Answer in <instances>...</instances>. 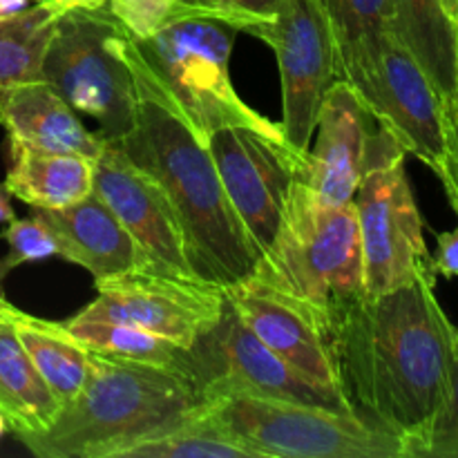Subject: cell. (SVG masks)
<instances>
[{
    "mask_svg": "<svg viewBox=\"0 0 458 458\" xmlns=\"http://www.w3.org/2000/svg\"><path fill=\"white\" fill-rule=\"evenodd\" d=\"M452 325L434 277L365 295L334 325L340 394L353 414L401 437L407 458L441 407Z\"/></svg>",
    "mask_w": 458,
    "mask_h": 458,
    "instance_id": "cell-1",
    "label": "cell"
},
{
    "mask_svg": "<svg viewBox=\"0 0 458 458\" xmlns=\"http://www.w3.org/2000/svg\"><path fill=\"white\" fill-rule=\"evenodd\" d=\"M134 125L119 143L168 197L192 276L219 289L253 273L259 255L228 201L208 143L159 97L137 88Z\"/></svg>",
    "mask_w": 458,
    "mask_h": 458,
    "instance_id": "cell-2",
    "label": "cell"
},
{
    "mask_svg": "<svg viewBox=\"0 0 458 458\" xmlns=\"http://www.w3.org/2000/svg\"><path fill=\"white\" fill-rule=\"evenodd\" d=\"M206 403L192 376L92 352L81 392L47 432L22 445L40 458H121L137 443L199 414Z\"/></svg>",
    "mask_w": 458,
    "mask_h": 458,
    "instance_id": "cell-3",
    "label": "cell"
},
{
    "mask_svg": "<svg viewBox=\"0 0 458 458\" xmlns=\"http://www.w3.org/2000/svg\"><path fill=\"white\" fill-rule=\"evenodd\" d=\"M240 27L219 16H192L134 40L121 30L119 49L137 88L173 107L206 143L226 125H246L280 137V125L242 101L231 79V54Z\"/></svg>",
    "mask_w": 458,
    "mask_h": 458,
    "instance_id": "cell-4",
    "label": "cell"
},
{
    "mask_svg": "<svg viewBox=\"0 0 458 458\" xmlns=\"http://www.w3.org/2000/svg\"><path fill=\"white\" fill-rule=\"evenodd\" d=\"M250 276L304 302L334 327L367 295L353 201L327 204L300 170L276 240L259 255Z\"/></svg>",
    "mask_w": 458,
    "mask_h": 458,
    "instance_id": "cell-5",
    "label": "cell"
},
{
    "mask_svg": "<svg viewBox=\"0 0 458 458\" xmlns=\"http://www.w3.org/2000/svg\"><path fill=\"white\" fill-rule=\"evenodd\" d=\"M206 411L258 458H407L405 441L352 411L273 398H210Z\"/></svg>",
    "mask_w": 458,
    "mask_h": 458,
    "instance_id": "cell-6",
    "label": "cell"
},
{
    "mask_svg": "<svg viewBox=\"0 0 458 458\" xmlns=\"http://www.w3.org/2000/svg\"><path fill=\"white\" fill-rule=\"evenodd\" d=\"M123 27L107 9L58 16L43 61V79L79 114L98 123L103 141H121L132 130L139 94L119 49Z\"/></svg>",
    "mask_w": 458,
    "mask_h": 458,
    "instance_id": "cell-7",
    "label": "cell"
},
{
    "mask_svg": "<svg viewBox=\"0 0 458 458\" xmlns=\"http://www.w3.org/2000/svg\"><path fill=\"white\" fill-rule=\"evenodd\" d=\"M250 34L273 49L282 83L280 130L300 155H309L318 110L338 79V52L322 0H280Z\"/></svg>",
    "mask_w": 458,
    "mask_h": 458,
    "instance_id": "cell-8",
    "label": "cell"
},
{
    "mask_svg": "<svg viewBox=\"0 0 458 458\" xmlns=\"http://www.w3.org/2000/svg\"><path fill=\"white\" fill-rule=\"evenodd\" d=\"M353 206L360 228L367 295H383L419 277L437 280L405 155L371 170L353 195Z\"/></svg>",
    "mask_w": 458,
    "mask_h": 458,
    "instance_id": "cell-9",
    "label": "cell"
},
{
    "mask_svg": "<svg viewBox=\"0 0 458 458\" xmlns=\"http://www.w3.org/2000/svg\"><path fill=\"white\" fill-rule=\"evenodd\" d=\"M94 289L97 300L81 318L141 327L186 349L204 340L226 311V293L219 286L150 267L94 280Z\"/></svg>",
    "mask_w": 458,
    "mask_h": 458,
    "instance_id": "cell-10",
    "label": "cell"
},
{
    "mask_svg": "<svg viewBox=\"0 0 458 458\" xmlns=\"http://www.w3.org/2000/svg\"><path fill=\"white\" fill-rule=\"evenodd\" d=\"M313 137L316 143L304 159L302 179L327 204H349L371 170L407 157L344 79L327 88Z\"/></svg>",
    "mask_w": 458,
    "mask_h": 458,
    "instance_id": "cell-11",
    "label": "cell"
},
{
    "mask_svg": "<svg viewBox=\"0 0 458 458\" xmlns=\"http://www.w3.org/2000/svg\"><path fill=\"white\" fill-rule=\"evenodd\" d=\"M208 150L233 210L262 255L276 240L307 155L246 125L219 128L210 134Z\"/></svg>",
    "mask_w": 458,
    "mask_h": 458,
    "instance_id": "cell-12",
    "label": "cell"
},
{
    "mask_svg": "<svg viewBox=\"0 0 458 458\" xmlns=\"http://www.w3.org/2000/svg\"><path fill=\"white\" fill-rule=\"evenodd\" d=\"M192 349L199 362L197 376L208 401L228 394H244L352 411L340 394L304 378L284 358L267 347L228 302L219 325Z\"/></svg>",
    "mask_w": 458,
    "mask_h": 458,
    "instance_id": "cell-13",
    "label": "cell"
},
{
    "mask_svg": "<svg viewBox=\"0 0 458 458\" xmlns=\"http://www.w3.org/2000/svg\"><path fill=\"white\" fill-rule=\"evenodd\" d=\"M352 85L403 150L441 177L445 164L441 98L411 54L387 36L374 63Z\"/></svg>",
    "mask_w": 458,
    "mask_h": 458,
    "instance_id": "cell-14",
    "label": "cell"
},
{
    "mask_svg": "<svg viewBox=\"0 0 458 458\" xmlns=\"http://www.w3.org/2000/svg\"><path fill=\"white\" fill-rule=\"evenodd\" d=\"M224 293L228 307L267 347L304 378L340 394L334 327L327 318L253 276L224 289Z\"/></svg>",
    "mask_w": 458,
    "mask_h": 458,
    "instance_id": "cell-15",
    "label": "cell"
},
{
    "mask_svg": "<svg viewBox=\"0 0 458 458\" xmlns=\"http://www.w3.org/2000/svg\"><path fill=\"white\" fill-rule=\"evenodd\" d=\"M94 195L116 215L141 246L152 268L192 277L182 226L159 183L128 159L119 143L106 141L94 161Z\"/></svg>",
    "mask_w": 458,
    "mask_h": 458,
    "instance_id": "cell-16",
    "label": "cell"
},
{
    "mask_svg": "<svg viewBox=\"0 0 458 458\" xmlns=\"http://www.w3.org/2000/svg\"><path fill=\"white\" fill-rule=\"evenodd\" d=\"M0 125L9 143L47 152H70L92 161L98 159L106 146L45 79L0 88Z\"/></svg>",
    "mask_w": 458,
    "mask_h": 458,
    "instance_id": "cell-17",
    "label": "cell"
},
{
    "mask_svg": "<svg viewBox=\"0 0 458 458\" xmlns=\"http://www.w3.org/2000/svg\"><path fill=\"white\" fill-rule=\"evenodd\" d=\"M36 213L52 228L58 258L85 268L94 280L150 267L141 246L94 192L67 208Z\"/></svg>",
    "mask_w": 458,
    "mask_h": 458,
    "instance_id": "cell-18",
    "label": "cell"
},
{
    "mask_svg": "<svg viewBox=\"0 0 458 458\" xmlns=\"http://www.w3.org/2000/svg\"><path fill=\"white\" fill-rule=\"evenodd\" d=\"M389 34L411 54L438 98L458 92V18L441 0H389Z\"/></svg>",
    "mask_w": 458,
    "mask_h": 458,
    "instance_id": "cell-19",
    "label": "cell"
},
{
    "mask_svg": "<svg viewBox=\"0 0 458 458\" xmlns=\"http://www.w3.org/2000/svg\"><path fill=\"white\" fill-rule=\"evenodd\" d=\"M7 300L0 302V414L7 429L25 443L54 425L63 405L22 347L9 318Z\"/></svg>",
    "mask_w": 458,
    "mask_h": 458,
    "instance_id": "cell-20",
    "label": "cell"
},
{
    "mask_svg": "<svg viewBox=\"0 0 458 458\" xmlns=\"http://www.w3.org/2000/svg\"><path fill=\"white\" fill-rule=\"evenodd\" d=\"M4 186L12 197L36 210H58L94 192V161L70 152H47L9 143Z\"/></svg>",
    "mask_w": 458,
    "mask_h": 458,
    "instance_id": "cell-21",
    "label": "cell"
},
{
    "mask_svg": "<svg viewBox=\"0 0 458 458\" xmlns=\"http://www.w3.org/2000/svg\"><path fill=\"white\" fill-rule=\"evenodd\" d=\"M9 318L36 369L40 371L58 403L65 407L88 378L92 352L79 343L63 322L30 316L13 304H9Z\"/></svg>",
    "mask_w": 458,
    "mask_h": 458,
    "instance_id": "cell-22",
    "label": "cell"
},
{
    "mask_svg": "<svg viewBox=\"0 0 458 458\" xmlns=\"http://www.w3.org/2000/svg\"><path fill=\"white\" fill-rule=\"evenodd\" d=\"M63 325L79 343H83L92 352L182 371V374L192 376L199 383V376H197L199 374V362H197L195 349L182 347V344L173 343L164 335H157L152 331L141 329V327L125 325V322L89 320V318L81 316H74Z\"/></svg>",
    "mask_w": 458,
    "mask_h": 458,
    "instance_id": "cell-23",
    "label": "cell"
},
{
    "mask_svg": "<svg viewBox=\"0 0 458 458\" xmlns=\"http://www.w3.org/2000/svg\"><path fill=\"white\" fill-rule=\"evenodd\" d=\"M338 52V79L352 83L374 63L389 34V0H322Z\"/></svg>",
    "mask_w": 458,
    "mask_h": 458,
    "instance_id": "cell-24",
    "label": "cell"
},
{
    "mask_svg": "<svg viewBox=\"0 0 458 458\" xmlns=\"http://www.w3.org/2000/svg\"><path fill=\"white\" fill-rule=\"evenodd\" d=\"M58 13L36 3L0 16V88L43 79V61Z\"/></svg>",
    "mask_w": 458,
    "mask_h": 458,
    "instance_id": "cell-25",
    "label": "cell"
},
{
    "mask_svg": "<svg viewBox=\"0 0 458 458\" xmlns=\"http://www.w3.org/2000/svg\"><path fill=\"white\" fill-rule=\"evenodd\" d=\"M121 458H258L204 410L157 437L137 443Z\"/></svg>",
    "mask_w": 458,
    "mask_h": 458,
    "instance_id": "cell-26",
    "label": "cell"
},
{
    "mask_svg": "<svg viewBox=\"0 0 458 458\" xmlns=\"http://www.w3.org/2000/svg\"><path fill=\"white\" fill-rule=\"evenodd\" d=\"M107 12L116 18L125 34L134 40L150 38L164 27L192 16H219L235 22L242 31V22L231 13L201 4L197 0H107Z\"/></svg>",
    "mask_w": 458,
    "mask_h": 458,
    "instance_id": "cell-27",
    "label": "cell"
},
{
    "mask_svg": "<svg viewBox=\"0 0 458 458\" xmlns=\"http://www.w3.org/2000/svg\"><path fill=\"white\" fill-rule=\"evenodd\" d=\"M410 458H458V327L452 325L447 385L441 407L423 437L411 445Z\"/></svg>",
    "mask_w": 458,
    "mask_h": 458,
    "instance_id": "cell-28",
    "label": "cell"
},
{
    "mask_svg": "<svg viewBox=\"0 0 458 458\" xmlns=\"http://www.w3.org/2000/svg\"><path fill=\"white\" fill-rule=\"evenodd\" d=\"M3 240L7 242V253L0 258V284L13 268L22 264L58 258L56 237L36 210H31L30 217H13L3 231Z\"/></svg>",
    "mask_w": 458,
    "mask_h": 458,
    "instance_id": "cell-29",
    "label": "cell"
},
{
    "mask_svg": "<svg viewBox=\"0 0 458 458\" xmlns=\"http://www.w3.org/2000/svg\"><path fill=\"white\" fill-rule=\"evenodd\" d=\"M443 130H445V164H443L441 183L447 192L452 208L458 215V92L443 98Z\"/></svg>",
    "mask_w": 458,
    "mask_h": 458,
    "instance_id": "cell-30",
    "label": "cell"
},
{
    "mask_svg": "<svg viewBox=\"0 0 458 458\" xmlns=\"http://www.w3.org/2000/svg\"><path fill=\"white\" fill-rule=\"evenodd\" d=\"M197 3L210 4V7L231 13L242 22V31L250 34L255 27L273 16L280 0H197Z\"/></svg>",
    "mask_w": 458,
    "mask_h": 458,
    "instance_id": "cell-31",
    "label": "cell"
},
{
    "mask_svg": "<svg viewBox=\"0 0 458 458\" xmlns=\"http://www.w3.org/2000/svg\"><path fill=\"white\" fill-rule=\"evenodd\" d=\"M432 273L452 280L458 277V226L437 235V253L432 255Z\"/></svg>",
    "mask_w": 458,
    "mask_h": 458,
    "instance_id": "cell-32",
    "label": "cell"
},
{
    "mask_svg": "<svg viewBox=\"0 0 458 458\" xmlns=\"http://www.w3.org/2000/svg\"><path fill=\"white\" fill-rule=\"evenodd\" d=\"M38 3L56 12L58 16L70 12H98L107 7V0H38Z\"/></svg>",
    "mask_w": 458,
    "mask_h": 458,
    "instance_id": "cell-33",
    "label": "cell"
},
{
    "mask_svg": "<svg viewBox=\"0 0 458 458\" xmlns=\"http://www.w3.org/2000/svg\"><path fill=\"white\" fill-rule=\"evenodd\" d=\"M13 217H16V213H13L12 206V192L7 191L3 182L0 183V224H9Z\"/></svg>",
    "mask_w": 458,
    "mask_h": 458,
    "instance_id": "cell-34",
    "label": "cell"
},
{
    "mask_svg": "<svg viewBox=\"0 0 458 458\" xmlns=\"http://www.w3.org/2000/svg\"><path fill=\"white\" fill-rule=\"evenodd\" d=\"M36 3H38V0H0V16H4V13L22 12V9L31 7V4Z\"/></svg>",
    "mask_w": 458,
    "mask_h": 458,
    "instance_id": "cell-35",
    "label": "cell"
},
{
    "mask_svg": "<svg viewBox=\"0 0 458 458\" xmlns=\"http://www.w3.org/2000/svg\"><path fill=\"white\" fill-rule=\"evenodd\" d=\"M441 3L445 4V9L452 13V16L458 18V0H441Z\"/></svg>",
    "mask_w": 458,
    "mask_h": 458,
    "instance_id": "cell-36",
    "label": "cell"
},
{
    "mask_svg": "<svg viewBox=\"0 0 458 458\" xmlns=\"http://www.w3.org/2000/svg\"><path fill=\"white\" fill-rule=\"evenodd\" d=\"M4 432H9V429H7V420H4V416L0 414V437H3Z\"/></svg>",
    "mask_w": 458,
    "mask_h": 458,
    "instance_id": "cell-37",
    "label": "cell"
},
{
    "mask_svg": "<svg viewBox=\"0 0 458 458\" xmlns=\"http://www.w3.org/2000/svg\"><path fill=\"white\" fill-rule=\"evenodd\" d=\"M3 300H4V295H3V291H0V302H3Z\"/></svg>",
    "mask_w": 458,
    "mask_h": 458,
    "instance_id": "cell-38",
    "label": "cell"
}]
</instances>
